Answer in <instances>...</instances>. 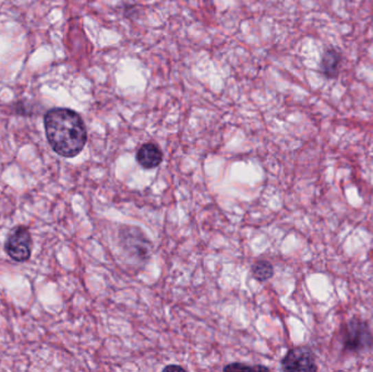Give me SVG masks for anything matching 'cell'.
I'll return each mask as SVG.
<instances>
[{
	"label": "cell",
	"mask_w": 373,
	"mask_h": 372,
	"mask_svg": "<svg viewBox=\"0 0 373 372\" xmlns=\"http://www.w3.org/2000/svg\"><path fill=\"white\" fill-rule=\"evenodd\" d=\"M45 131L52 149L64 157H74L82 151L88 133L82 118L68 108L51 109L45 115Z\"/></svg>",
	"instance_id": "1"
},
{
	"label": "cell",
	"mask_w": 373,
	"mask_h": 372,
	"mask_svg": "<svg viewBox=\"0 0 373 372\" xmlns=\"http://www.w3.org/2000/svg\"><path fill=\"white\" fill-rule=\"evenodd\" d=\"M345 349L350 351H368L373 346V336L368 325L359 319L350 320L343 335Z\"/></svg>",
	"instance_id": "2"
},
{
	"label": "cell",
	"mask_w": 373,
	"mask_h": 372,
	"mask_svg": "<svg viewBox=\"0 0 373 372\" xmlns=\"http://www.w3.org/2000/svg\"><path fill=\"white\" fill-rule=\"evenodd\" d=\"M5 253L16 262L27 261L32 253V237L27 227L19 226L9 235L5 244Z\"/></svg>",
	"instance_id": "3"
},
{
	"label": "cell",
	"mask_w": 373,
	"mask_h": 372,
	"mask_svg": "<svg viewBox=\"0 0 373 372\" xmlns=\"http://www.w3.org/2000/svg\"><path fill=\"white\" fill-rule=\"evenodd\" d=\"M122 242L124 249L140 260H148L151 253V244L140 229L124 227L122 231Z\"/></svg>",
	"instance_id": "4"
},
{
	"label": "cell",
	"mask_w": 373,
	"mask_h": 372,
	"mask_svg": "<svg viewBox=\"0 0 373 372\" xmlns=\"http://www.w3.org/2000/svg\"><path fill=\"white\" fill-rule=\"evenodd\" d=\"M282 368L291 371H317L313 351L307 347H297L291 349L282 360Z\"/></svg>",
	"instance_id": "5"
},
{
	"label": "cell",
	"mask_w": 373,
	"mask_h": 372,
	"mask_svg": "<svg viewBox=\"0 0 373 372\" xmlns=\"http://www.w3.org/2000/svg\"><path fill=\"white\" fill-rule=\"evenodd\" d=\"M137 161L146 170L157 167L163 161V153L157 144L146 143L141 146L137 153Z\"/></svg>",
	"instance_id": "6"
},
{
	"label": "cell",
	"mask_w": 373,
	"mask_h": 372,
	"mask_svg": "<svg viewBox=\"0 0 373 372\" xmlns=\"http://www.w3.org/2000/svg\"><path fill=\"white\" fill-rule=\"evenodd\" d=\"M341 54L333 48H330L323 54L321 70L323 75L328 78H335L339 75V66H341Z\"/></svg>",
	"instance_id": "7"
},
{
	"label": "cell",
	"mask_w": 373,
	"mask_h": 372,
	"mask_svg": "<svg viewBox=\"0 0 373 372\" xmlns=\"http://www.w3.org/2000/svg\"><path fill=\"white\" fill-rule=\"evenodd\" d=\"M252 273H253L256 279H259L260 282H265L267 279H270L273 277L274 270H273L272 264L267 261H258L252 266Z\"/></svg>",
	"instance_id": "8"
},
{
	"label": "cell",
	"mask_w": 373,
	"mask_h": 372,
	"mask_svg": "<svg viewBox=\"0 0 373 372\" xmlns=\"http://www.w3.org/2000/svg\"><path fill=\"white\" fill-rule=\"evenodd\" d=\"M267 370L265 367H249V366H242L241 364H229L225 367V370Z\"/></svg>",
	"instance_id": "9"
},
{
	"label": "cell",
	"mask_w": 373,
	"mask_h": 372,
	"mask_svg": "<svg viewBox=\"0 0 373 372\" xmlns=\"http://www.w3.org/2000/svg\"><path fill=\"white\" fill-rule=\"evenodd\" d=\"M172 370H181V371H185V369L183 368L179 367V366H170V367H166L164 369V371H172Z\"/></svg>",
	"instance_id": "10"
}]
</instances>
